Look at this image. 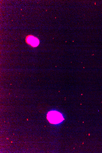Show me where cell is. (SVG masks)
<instances>
[{
	"label": "cell",
	"mask_w": 102,
	"mask_h": 153,
	"mask_svg": "<svg viewBox=\"0 0 102 153\" xmlns=\"http://www.w3.org/2000/svg\"><path fill=\"white\" fill-rule=\"evenodd\" d=\"M47 119L52 124H57L61 122L63 120L62 115L56 111H51L47 114Z\"/></svg>",
	"instance_id": "1"
},
{
	"label": "cell",
	"mask_w": 102,
	"mask_h": 153,
	"mask_svg": "<svg viewBox=\"0 0 102 153\" xmlns=\"http://www.w3.org/2000/svg\"><path fill=\"white\" fill-rule=\"evenodd\" d=\"M26 40L27 43L33 47L37 46L39 44V41L38 38L32 36L27 37Z\"/></svg>",
	"instance_id": "2"
}]
</instances>
